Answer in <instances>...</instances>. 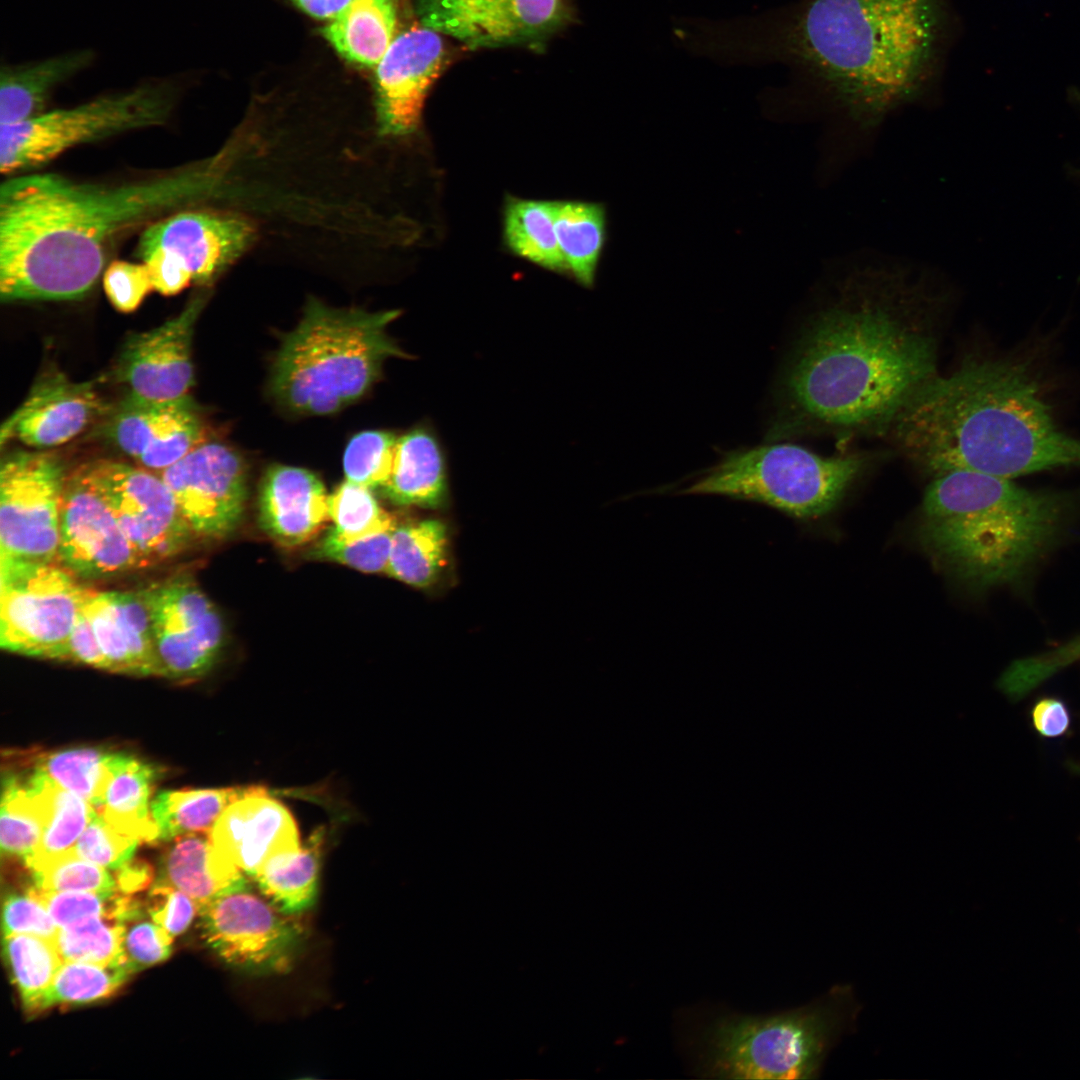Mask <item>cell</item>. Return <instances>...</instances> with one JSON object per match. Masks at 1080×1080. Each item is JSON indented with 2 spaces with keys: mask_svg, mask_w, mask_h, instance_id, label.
Instances as JSON below:
<instances>
[{
  "mask_svg": "<svg viewBox=\"0 0 1080 1080\" xmlns=\"http://www.w3.org/2000/svg\"><path fill=\"white\" fill-rule=\"evenodd\" d=\"M947 0H792L752 14L682 16L676 46L712 64H778L863 125L915 100L943 64Z\"/></svg>",
  "mask_w": 1080,
  "mask_h": 1080,
  "instance_id": "1",
  "label": "cell"
},
{
  "mask_svg": "<svg viewBox=\"0 0 1080 1080\" xmlns=\"http://www.w3.org/2000/svg\"><path fill=\"white\" fill-rule=\"evenodd\" d=\"M918 284L889 271L844 279L808 323L782 382L770 441L808 426H891L936 375V304Z\"/></svg>",
  "mask_w": 1080,
  "mask_h": 1080,
  "instance_id": "2",
  "label": "cell"
},
{
  "mask_svg": "<svg viewBox=\"0 0 1080 1080\" xmlns=\"http://www.w3.org/2000/svg\"><path fill=\"white\" fill-rule=\"evenodd\" d=\"M209 166L118 185L22 173L0 186V298L65 301L86 296L124 232L193 205L214 188Z\"/></svg>",
  "mask_w": 1080,
  "mask_h": 1080,
  "instance_id": "3",
  "label": "cell"
},
{
  "mask_svg": "<svg viewBox=\"0 0 1080 1080\" xmlns=\"http://www.w3.org/2000/svg\"><path fill=\"white\" fill-rule=\"evenodd\" d=\"M1024 361L966 360L935 376L891 427L905 455L933 477L970 470L1015 479L1080 466V439L1057 424Z\"/></svg>",
  "mask_w": 1080,
  "mask_h": 1080,
  "instance_id": "4",
  "label": "cell"
},
{
  "mask_svg": "<svg viewBox=\"0 0 1080 1080\" xmlns=\"http://www.w3.org/2000/svg\"><path fill=\"white\" fill-rule=\"evenodd\" d=\"M1074 504L1066 492L953 470L928 485L918 537L937 566L974 590L1014 586L1059 542Z\"/></svg>",
  "mask_w": 1080,
  "mask_h": 1080,
  "instance_id": "5",
  "label": "cell"
},
{
  "mask_svg": "<svg viewBox=\"0 0 1080 1080\" xmlns=\"http://www.w3.org/2000/svg\"><path fill=\"white\" fill-rule=\"evenodd\" d=\"M398 310L335 309L311 298L276 355L270 387L285 408L334 413L361 397L389 357L407 355L386 332Z\"/></svg>",
  "mask_w": 1080,
  "mask_h": 1080,
  "instance_id": "6",
  "label": "cell"
},
{
  "mask_svg": "<svg viewBox=\"0 0 1080 1080\" xmlns=\"http://www.w3.org/2000/svg\"><path fill=\"white\" fill-rule=\"evenodd\" d=\"M858 1009L845 985L793 1011L719 1019L708 1031L703 1071L718 1079L815 1078Z\"/></svg>",
  "mask_w": 1080,
  "mask_h": 1080,
  "instance_id": "7",
  "label": "cell"
},
{
  "mask_svg": "<svg viewBox=\"0 0 1080 1080\" xmlns=\"http://www.w3.org/2000/svg\"><path fill=\"white\" fill-rule=\"evenodd\" d=\"M864 464L857 454L822 457L794 444H766L726 454L674 494L749 501L808 520L831 511Z\"/></svg>",
  "mask_w": 1080,
  "mask_h": 1080,
  "instance_id": "8",
  "label": "cell"
},
{
  "mask_svg": "<svg viewBox=\"0 0 1080 1080\" xmlns=\"http://www.w3.org/2000/svg\"><path fill=\"white\" fill-rule=\"evenodd\" d=\"M177 98L178 89L171 81H151L0 126V171L7 177L27 173L75 146L161 126L171 116Z\"/></svg>",
  "mask_w": 1080,
  "mask_h": 1080,
  "instance_id": "9",
  "label": "cell"
},
{
  "mask_svg": "<svg viewBox=\"0 0 1080 1080\" xmlns=\"http://www.w3.org/2000/svg\"><path fill=\"white\" fill-rule=\"evenodd\" d=\"M66 568L0 560V645L31 657L60 660L91 593Z\"/></svg>",
  "mask_w": 1080,
  "mask_h": 1080,
  "instance_id": "10",
  "label": "cell"
},
{
  "mask_svg": "<svg viewBox=\"0 0 1080 1080\" xmlns=\"http://www.w3.org/2000/svg\"><path fill=\"white\" fill-rule=\"evenodd\" d=\"M67 476L43 451H14L0 468L1 560L52 563L58 558L60 514Z\"/></svg>",
  "mask_w": 1080,
  "mask_h": 1080,
  "instance_id": "11",
  "label": "cell"
},
{
  "mask_svg": "<svg viewBox=\"0 0 1080 1080\" xmlns=\"http://www.w3.org/2000/svg\"><path fill=\"white\" fill-rule=\"evenodd\" d=\"M81 469L112 510L140 568L169 560L192 544L195 535L159 474L113 460Z\"/></svg>",
  "mask_w": 1080,
  "mask_h": 1080,
  "instance_id": "12",
  "label": "cell"
},
{
  "mask_svg": "<svg viewBox=\"0 0 1080 1080\" xmlns=\"http://www.w3.org/2000/svg\"><path fill=\"white\" fill-rule=\"evenodd\" d=\"M199 914L206 944L239 971L284 973L296 960L303 937L300 926L248 884L210 901Z\"/></svg>",
  "mask_w": 1080,
  "mask_h": 1080,
  "instance_id": "13",
  "label": "cell"
},
{
  "mask_svg": "<svg viewBox=\"0 0 1080 1080\" xmlns=\"http://www.w3.org/2000/svg\"><path fill=\"white\" fill-rule=\"evenodd\" d=\"M141 593L159 676L192 681L206 674L222 650L225 632L220 614L193 577L174 575Z\"/></svg>",
  "mask_w": 1080,
  "mask_h": 1080,
  "instance_id": "14",
  "label": "cell"
},
{
  "mask_svg": "<svg viewBox=\"0 0 1080 1080\" xmlns=\"http://www.w3.org/2000/svg\"><path fill=\"white\" fill-rule=\"evenodd\" d=\"M416 14L471 49L537 43L574 16L568 0H416Z\"/></svg>",
  "mask_w": 1080,
  "mask_h": 1080,
  "instance_id": "15",
  "label": "cell"
},
{
  "mask_svg": "<svg viewBox=\"0 0 1080 1080\" xmlns=\"http://www.w3.org/2000/svg\"><path fill=\"white\" fill-rule=\"evenodd\" d=\"M198 538L223 539L240 525L247 501V470L237 451L206 440L158 473Z\"/></svg>",
  "mask_w": 1080,
  "mask_h": 1080,
  "instance_id": "16",
  "label": "cell"
},
{
  "mask_svg": "<svg viewBox=\"0 0 1080 1080\" xmlns=\"http://www.w3.org/2000/svg\"><path fill=\"white\" fill-rule=\"evenodd\" d=\"M58 559L64 568L84 579L113 578L140 568L112 510L81 468L66 479Z\"/></svg>",
  "mask_w": 1080,
  "mask_h": 1080,
  "instance_id": "17",
  "label": "cell"
},
{
  "mask_svg": "<svg viewBox=\"0 0 1080 1080\" xmlns=\"http://www.w3.org/2000/svg\"><path fill=\"white\" fill-rule=\"evenodd\" d=\"M101 433L143 467L160 472L207 440L189 396L154 401L128 393L104 416Z\"/></svg>",
  "mask_w": 1080,
  "mask_h": 1080,
  "instance_id": "18",
  "label": "cell"
},
{
  "mask_svg": "<svg viewBox=\"0 0 1080 1080\" xmlns=\"http://www.w3.org/2000/svg\"><path fill=\"white\" fill-rule=\"evenodd\" d=\"M445 58L441 35L422 25L395 36L374 68L376 118L381 135L398 137L416 131L425 99Z\"/></svg>",
  "mask_w": 1080,
  "mask_h": 1080,
  "instance_id": "19",
  "label": "cell"
},
{
  "mask_svg": "<svg viewBox=\"0 0 1080 1080\" xmlns=\"http://www.w3.org/2000/svg\"><path fill=\"white\" fill-rule=\"evenodd\" d=\"M255 232L246 218L233 213L182 209L144 229L136 256L166 249L185 263L193 283L208 285L251 246Z\"/></svg>",
  "mask_w": 1080,
  "mask_h": 1080,
  "instance_id": "20",
  "label": "cell"
},
{
  "mask_svg": "<svg viewBox=\"0 0 1080 1080\" xmlns=\"http://www.w3.org/2000/svg\"><path fill=\"white\" fill-rule=\"evenodd\" d=\"M207 295L194 297L176 317L126 341L116 366L129 393L154 401L188 396L194 383L191 342Z\"/></svg>",
  "mask_w": 1080,
  "mask_h": 1080,
  "instance_id": "21",
  "label": "cell"
},
{
  "mask_svg": "<svg viewBox=\"0 0 1080 1080\" xmlns=\"http://www.w3.org/2000/svg\"><path fill=\"white\" fill-rule=\"evenodd\" d=\"M109 409L92 382L47 372L3 423L1 445L15 439L36 449L56 447L74 439Z\"/></svg>",
  "mask_w": 1080,
  "mask_h": 1080,
  "instance_id": "22",
  "label": "cell"
},
{
  "mask_svg": "<svg viewBox=\"0 0 1080 1080\" xmlns=\"http://www.w3.org/2000/svg\"><path fill=\"white\" fill-rule=\"evenodd\" d=\"M209 837L251 878L273 858L301 847L294 817L268 790L232 803L218 818Z\"/></svg>",
  "mask_w": 1080,
  "mask_h": 1080,
  "instance_id": "23",
  "label": "cell"
},
{
  "mask_svg": "<svg viewBox=\"0 0 1080 1080\" xmlns=\"http://www.w3.org/2000/svg\"><path fill=\"white\" fill-rule=\"evenodd\" d=\"M83 611L107 663V671L159 676L149 611L141 591L92 590Z\"/></svg>",
  "mask_w": 1080,
  "mask_h": 1080,
  "instance_id": "24",
  "label": "cell"
},
{
  "mask_svg": "<svg viewBox=\"0 0 1080 1080\" xmlns=\"http://www.w3.org/2000/svg\"><path fill=\"white\" fill-rule=\"evenodd\" d=\"M328 497L321 480L310 471L270 466L259 488V526L281 546L302 545L314 538L330 519Z\"/></svg>",
  "mask_w": 1080,
  "mask_h": 1080,
  "instance_id": "25",
  "label": "cell"
},
{
  "mask_svg": "<svg viewBox=\"0 0 1080 1080\" xmlns=\"http://www.w3.org/2000/svg\"><path fill=\"white\" fill-rule=\"evenodd\" d=\"M169 842L156 882L183 891L200 908L248 884L247 875L213 845L209 834H187Z\"/></svg>",
  "mask_w": 1080,
  "mask_h": 1080,
  "instance_id": "26",
  "label": "cell"
},
{
  "mask_svg": "<svg viewBox=\"0 0 1080 1080\" xmlns=\"http://www.w3.org/2000/svg\"><path fill=\"white\" fill-rule=\"evenodd\" d=\"M90 49L22 64H3L0 72V126L26 121L43 112L54 90L87 69L94 61Z\"/></svg>",
  "mask_w": 1080,
  "mask_h": 1080,
  "instance_id": "27",
  "label": "cell"
},
{
  "mask_svg": "<svg viewBox=\"0 0 1080 1080\" xmlns=\"http://www.w3.org/2000/svg\"><path fill=\"white\" fill-rule=\"evenodd\" d=\"M445 490L444 458L434 435L416 428L398 437L384 497L396 505L434 507Z\"/></svg>",
  "mask_w": 1080,
  "mask_h": 1080,
  "instance_id": "28",
  "label": "cell"
},
{
  "mask_svg": "<svg viewBox=\"0 0 1080 1080\" xmlns=\"http://www.w3.org/2000/svg\"><path fill=\"white\" fill-rule=\"evenodd\" d=\"M158 769L134 756L114 752L110 778L96 809L119 832L140 842H157L151 815L152 787Z\"/></svg>",
  "mask_w": 1080,
  "mask_h": 1080,
  "instance_id": "29",
  "label": "cell"
},
{
  "mask_svg": "<svg viewBox=\"0 0 1080 1080\" xmlns=\"http://www.w3.org/2000/svg\"><path fill=\"white\" fill-rule=\"evenodd\" d=\"M396 0H352L322 34L348 61L375 68L395 38Z\"/></svg>",
  "mask_w": 1080,
  "mask_h": 1080,
  "instance_id": "30",
  "label": "cell"
},
{
  "mask_svg": "<svg viewBox=\"0 0 1080 1080\" xmlns=\"http://www.w3.org/2000/svg\"><path fill=\"white\" fill-rule=\"evenodd\" d=\"M264 791L267 789L260 785L160 791L151 801L157 842H169L187 834H209L232 803Z\"/></svg>",
  "mask_w": 1080,
  "mask_h": 1080,
  "instance_id": "31",
  "label": "cell"
},
{
  "mask_svg": "<svg viewBox=\"0 0 1080 1080\" xmlns=\"http://www.w3.org/2000/svg\"><path fill=\"white\" fill-rule=\"evenodd\" d=\"M50 814V784L29 773L2 778L0 845L25 860L36 850Z\"/></svg>",
  "mask_w": 1080,
  "mask_h": 1080,
  "instance_id": "32",
  "label": "cell"
},
{
  "mask_svg": "<svg viewBox=\"0 0 1080 1080\" xmlns=\"http://www.w3.org/2000/svg\"><path fill=\"white\" fill-rule=\"evenodd\" d=\"M321 833L305 845L270 860L252 878L261 894L282 912L292 915L310 908L317 897Z\"/></svg>",
  "mask_w": 1080,
  "mask_h": 1080,
  "instance_id": "33",
  "label": "cell"
},
{
  "mask_svg": "<svg viewBox=\"0 0 1080 1080\" xmlns=\"http://www.w3.org/2000/svg\"><path fill=\"white\" fill-rule=\"evenodd\" d=\"M555 230L567 270L582 285L592 286L606 235L603 206L555 201Z\"/></svg>",
  "mask_w": 1080,
  "mask_h": 1080,
  "instance_id": "34",
  "label": "cell"
},
{
  "mask_svg": "<svg viewBox=\"0 0 1080 1080\" xmlns=\"http://www.w3.org/2000/svg\"><path fill=\"white\" fill-rule=\"evenodd\" d=\"M446 546V527L438 520L396 525L385 572L414 587H427L445 563Z\"/></svg>",
  "mask_w": 1080,
  "mask_h": 1080,
  "instance_id": "35",
  "label": "cell"
},
{
  "mask_svg": "<svg viewBox=\"0 0 1080 1080\" xmlns=\"http://www.w3.org/2000/svg\"><path fill=\"white\" fill-rule=\"evenodd\" d=\"M504 237L515 254L553 271H567L555 230V202L507 200Z\"/></svg>",
  "mask_w": 1080,
  "mask_h": 1080,
  "instance_id": "36",
  "label": "cell"
},
{
  "mask_svg": "<svg viewBox=\"0 0 1080 1080\" xmlns=\"http://www.w3.org/2000/svg\"><path fill=\"white\" fill-rule=\"evenodd\" d=\"M113 754L98 747L63 749L39 755L31 771L51 785L77 794L98 809L110 778Z\"/></svg>",
  "mask_w": 1080,
  "mask_h": 1080,
  "instance_id": "37",
  "label": "cell"
},
{
  "mask_svg": "<svg viewBox=\"0 0 1080 1080\" xmlns=\"http://www.w3.org/2000/svg\"><path fill=\"white\" fill-rule=\"evenodd\" d=\"M3 954L14 983L29 1012H38L63 959L55 940L27 934L5 935Z\"/></svg>",
  "mask_w": 1080,
  "mask_h": 1080,
  "instance_id": "38",
  "label": "cell"
},
{
  "mask_svg": "<svg viewBox=\"0 0 1080 1080\" xmlns=\"http://www.w3.org/2000/svg\"><path fill=\"white\" fill-rule=\"evenodd\" d=\"M133 973L124 964L63 961L38 1012L60 1004H82L112 995Z\"/></svg>",
  "mask_w": 1080,
  "mask_h": 1080,
  "instance_id": "39",
  "label": "cell"
},
{
  "mask_svg": "<svg viewBox=\"0 0 1080 1080\" xmlns=\"http://www.w3.org/2000/svg\"><path fill=\"white\" fill-rule=\"evenodd\" d=\"M49 914L63 928L90 918L109 916L125 921L141 908L129 894L114 891H50L32 888Z\"/></svg>",
  "mask_w": 1080,
  "mask_h": 1080,
  "instance_id": "40",
  "label": "cell"
},
{
  "mask_svg": "<svg viewBox=\"0 0 1080 1080\" xmlns=\"http://www.w3.org/2000/svg\"><path fill=\"white\" fill-rule=\"evenodd\" d=\"M124 922L100 916L60 928L55 943L63 961L121 963Z\"/></svg>",
  "mask_w": 1080,
  "mask_h": 1080,
  "instance_id": "41",
  "label": "cell"
},
{
  "mask_svg": "<svg viewBox=\"0 0 1080 1080\" xmlns=\"http://www.w3.org/2000/svg\"><path fill=\"white\" fill-rule=\"evenodd\" d=\"M333 530L347 540L358 539L396 526L373 496L371 489L346 480L328 497Z\"/></svg>",
  "mask_w": 1080,
  "mask_h": 1080,
  "instance_id": "42",
  "label": "cell"
},
{
  "mask_svg": "<svg viewBox=\"0 0 1080 1080\" xmlns=\"http://www.w3.org/2000/svg\"><path fill=\"white\" fill-rule=\"evenodd\" d=\"M94 811V806L82 797L50 784V814L42 838L25 864L73 849Z\"/></svg>",
  "mask_w": 1080,
  "mask_h": 1080,
  "instance_id": "43",
  "label": "cell"
},
{
  "mask_svg": "<svg viewBox=\"0 0 1080 1080\" xmlns=\"http://www.w3.org/2000/svg\"><path fill=\"white\" fill-rule=\"evenodd\" d=\"M37 888L50 891H114L116 881L106 868L90 862L73 849L26 864Z\"/></svg>",
  "mask_w": 1080,
  "mask_h": 1080,
  "instance_id": "44",
  "label": "cell"
},
{
  "mask_svg": "<svg viewBox=\"0 0 1080 1080\" xmlns=\"http://www.w3.org/2000/svg\"><path fill=\"white\" fill-rule=\"evenodd\" d=\"M397 439L386 431L354 435L343 456L346 480L370 489L381 488L391 472Z\"/></svg>",
  "mask_w": 1080,
  "mask_h": 1080,
  "instance_id": "45",
  "label": "cell"
},
{
  "mask_svg": "<svg viewBox=\"0 0 1080 1080\" xmlns=\"http://www.w3.org/2000/svg\"><path fill=\"white\" fill-rule=\"evenodd\" d=\"M1080 661V635L1038 654L1014 660L1000 675L997 686L1017 700L1068 666Z\"/></svg>",
  "mask_w": 1080,
  "mask_h": 1080,
  "instance_id": "46",
  "label": "cell"
},
{
  "mask_svg": "<svg viewBox=\"0 0 1080 1080\" xmlns=\"http://www.w3.org/2000/svg\"><path fill=\"white\" fill-rule=\"evenodd\" d=\"M393 530L347 540L331 528L309 551V556L338 562L366 573L384 572L389 560Z\"/></svg>",
  "mask_w": 1080,
  "mask_h": 1080,
  "instance_id": "47",
  "label": "cell"
},
{
  "mask_svg": "<svg viewBox=\"0 0 1080 1080\" xmlns=\"http://www.w3.org/2000/svg\"><path fill=\"white\" fill-rule=\"evenodd\" d=\"M141 842L116 830L95 809L73 850L106 869L117 870L131 859Z\"/></svg>",
  "mask_w": 1080,
  "mask_h": 1080,
  "instance_id": "48",
  "label": "cell"
},
{
  "mask_svg": "<svg viewBox=\"0 0 1080 1080\" xmlns=\"http://www.w3.org/2000/svg\"><path fill=\"white\" fill-rule=\"evenodd\" d=\"M172 937L142 910L124 921L122 964L135 972L167 959Z\"/></svg>",
  "mask_w": 1080,
  "mask_h": 1080,
  "instance_id": "49",
  "label": "cell"
},
{
  "mask_svg": "<svg viewBox=\"0 0 1080 1080\" xmlns=\"http://www.w3.org/2000/svg\"><path fill=\"white\" fill-rule=\"evenodd\" d=\"M103 287L111 304L123 313L136 310L154 290L147 266L124 260H114L105 268Z\"/></svg>",
  "mask_w": 1080,
  "mask_h": 1080,
  "instance_id": "50",
  "label": "cell"
},
{
  "mask_svg": "<svg viewBox=\"0 0 1080 1080\" xmlns=\"http://www.w3.org/2000/svg\"><path fill=\"white\" fill-rule=\"evenodd\" d=\"M2 928L5 935L27 934L55 940L60 928L44 904L29 889L10 894L3 903Z\"/></svg>",
  "mask_w": 1080,
  "mask_h": 1080,
  "instance_id": "51",
  "label": "cell"
},
{
  "mask_svg": "<svg viewBox=\"0 0 1080 1080\" xmlns=\"http://www.w3.org/2000/svg\"><path fill=\"white\" fill-rule=\"evenodd\" d=\"M145 909L148 916L174 938L190 926L200 907L183 891L156 882L148 893Z\"/></svg>",
  "mask_w": 1080,
  "mask_h": 1080,
  "instance_id": "52",
  "label": "cell"
},
{
  "mask_svg": "<svg viewBox=\"0 0 1080 1080\" xmlns=\"http://www.w3.org/2000/svg\"><path fill=\"white\" fill-rule=\"evenodd\" d=\"M137 258L147 266L154 290L164 296L178 294L193 282L185 263L166 249L156 248Z\"/></svg>",
  "mask_w": 1080,
  "mask_h": 1080,
  "instance_id": "53",
  "label": "cell"
},
{
  "mask_svg": "<svg viewBox=\"0 0 1080 1080\" xmlns=\"http://www.w3.org/2000/svg\"><path fill=\"white\" fill-rule=\"evenodd\" d=\"M60 661H70L107 670L105 657L97 643L91 624L83 611V606L64 646Z\"/></svg>",
  "mask_w": 1080,
  "mask_h": 1080,
  "instance_id": "54",
  "label": "cell"
},
{
  "mask_svg": "<svg viewBox=\"0 0 1080 1080\" xmlns=\"http://www.w3.org/2000/svg\"><path fill=\"white\" fill-rule=\"evenodd\" d=\"M1031 719L1038 734L1047 738L1064 735L1071 721L1065 703L1053 697L1038 700L1031 710Z\"/></svg>",
  "mask_w": 1080,
  "mask_h": 1080,
  "instance_id": "55",
  "label": "cell"
},
{
  "mask_svg": "<svg viewBox=\"0 0 1080 1080\" xmlns=\"http://www.w3.org/2000/svg\"><path fill=\"white\" fill-rule=\"evenodd\" d=\"M150 867L142 861L131 859L117 869L118 888L125 894H131L145 888L151 881Z\"/></svg>",
  "mask_w": 1080,
  "mask_h": 1080,
  "instance_id": "56",
  "label": "cell"
},
{
  "mask_svg": "<svg viewBox=\"0 0 1080 1080\" xmlns=\"http://www.w3.org/2000/svg\"><path fill=\"white\" fill-rule=\"evenodd\" d=\"M308 15L320 20H333L352 0H292Z\"/></svg>",
  "mask_w": 1080,
  "mask_h": 1080,
  "instance_id": "57",
  "label": "cell"
}]
</instances>
